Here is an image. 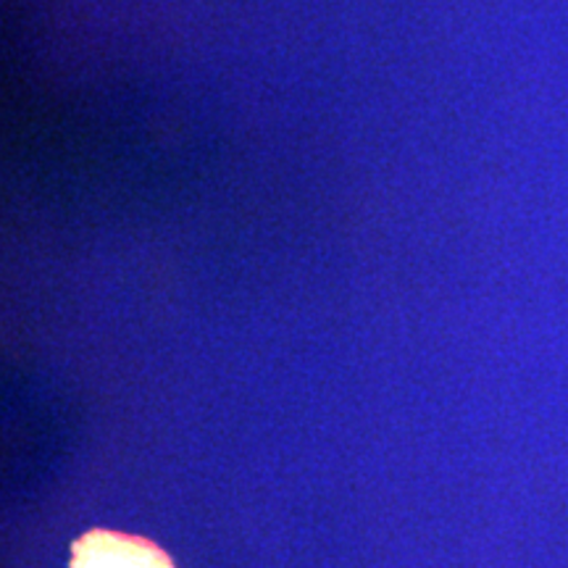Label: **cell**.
<instances>
[{
    "label": "cell",
    "mask_w": 568,
    "mask_h": 568,
    "mask_svg": "<svg viewBox=\"0 0 568 568\" xmlns=\"http://www.w3.org/2000/svg\"><path fill=\"white\" fill-rule=\"evenodd\" d=\"M71 568H174L166 552L142 537L95 529L77 539Z\"/></svg>",
    "instance_id": "6da1fadb"
}]
</instances>
